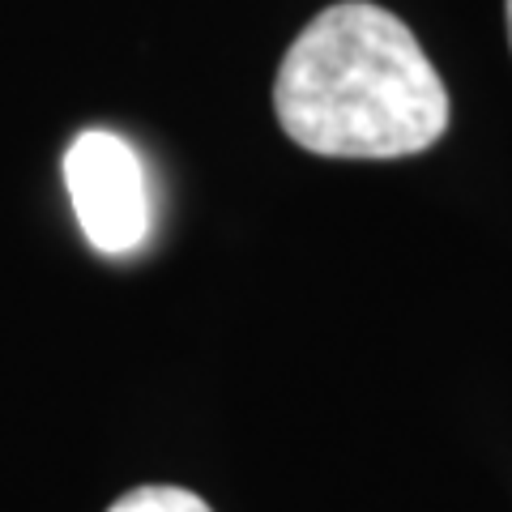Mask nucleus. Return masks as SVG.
<instances>
[{
	"label": "nucleus",
	"mask_w": 512,
	"mask_h": 512,
	"mask_svg": "<svg viewBox=\"0 0 512 512\" xmlns=\"http://www.w3.org/2000/svg\"><path fill=\"white\" fill-rule=\"evenodd\" d=\"M282 133L320 158H410L448 128V90L397 13L342 0L299 30L274 77Z\"/></svg>",
	"instance_id": "obj_1"
},
{
	"label": "nucleus",
	"mask_w": 512,
	"mask_h": 512,
	"mask_svg": "<svg viewBox=\"0 0 512 512\" xmlns=\"http://www.w3.org/2000/svg\"><path fill=\"white\" fill-rule=\"evenodd\" d=\"M64 188H69L77 227L94 252L128 256L150 239V184L141 154L111 128H86L64 150Z\"/></svg>",
	"instance_id": "obj_2"
},
{
	"label": "nucleus",
	"mask_w": 512,
	"mask_h": 512,
	"mask_svg": "<svg viewBox=\"0 0 512 512\" xmlns=\"http://www.w3.org/2000/svg\"><path fill=\"white\" fill-rule=\"evenodd\" d=\"M107 512H214V508L205 504L197 491L154 483V487H137V491L120 495V500L111 504Z\"/></svg>",
	"instance_id": "obj_3"
},
{
	"label": "nucleus",
	"mask_w": 512,
	"mask_h": 512,
	"mask_svg": "<svg viewBox=\"0 0 512 512\" xmlns=\"http://www.w3.org/2000/svg\"><path fill=\"white\" fill-rule=\"evenodd\" d=\"M504 13H508V47H512V0H504Z\"/></svg>",
	"instance_id": "obj_4"
}]
</instances>
